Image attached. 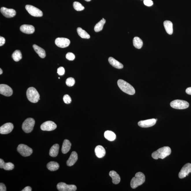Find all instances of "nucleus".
I'll return each mask as SVG.
<instances>
[{"label":"nucleus","mask_w":191,"mask_h":191,"mask_svg":"<svg viewBox=\"0 0 191 191\" xmlns=\"http://www.w3.org/2000/svg\"><path fill=\"white\" fill-rule=\"evenodd\" d=\"M66 84L68 86L71 87L73 86L75 83V80L73 78L70 77L67 79L66 80Z\"/></svg>","instance_id":"obj_34"},{"label":"nucleus","mask_w":191,"mask_h":191,"mask_svg":"<svg viewBox=\"0 0 191 191\" xmlns=\"http://www.w3.org/2000/svg\"><path fill=\"white\" fill-rule=\"evenodd\" d=\"M186 92L189 95H191V87L187 88L186 90Z\"/></svg>","instance_id":"obj_42"},{"label":"nucleus","mask_w":191,"mask_h":191,"mask_svg":"<svg viewBox=\"0 0 191 191\" xmlns=\"http://www.w3.org/2000/svg\"><path fill=\"white\" fill-rule=\"evenodd\" d=\"M20 31L24 34H31L35 31L34 26L31 25H22L20 28Z\"/></svg>","instance_id":"obj_17"},{"label":"nucleus","mask_w":191,"mask_h":191,"mask_svg":"<svg viewBox=\"0 0 191 191\" xmlns=\"http://www.w3.org/2000/svg\"><path fill=\"white\" fill-rule=\"evenodd\" d=\"M66 58L69 61H73L75 58V56L73 53H68L66 55Z\"/></svg>","instance_id":"obj_36"},{"label":"nucleus","mask_w":191,"mask_h":191,"mask_svg":"<svg viewBox=\"0 0 191 191\" xmlns=\"http://www.w3.org/2000/svg\"><path fill=\"white\" fill-rule=\"evenodd\" d=\"M74 8L77 11H81L84 10L85 8L79 2L75 1L73 4Z\"/></svg>","instance_id":"obj_33"},{"label":"nucleus","mask_w":191,"mask_h":191,"mask_svg":"<svg viewBox=\"0 0 191 191\" xmlns=\"http://www.w3.org/2000/svg\"><path fill=\"white\" fill-rule=\"evenodd\" d=\"M0 168H3L5 170H11L14 168V164L11 162L5 163L3 159H0Z\"/></svg>","instance_id":"obj_20"},{"label":"nucleus","mask_w":191,"mask_h":191,"mask_svg":"<svg viewBox=\"0 0 191 191\" xmlns=\"http://www.w3.org/2000/svg\"><path fill=\"white\" fill-rule=\"evenodd\" d=\"M71 143L69 140H65L63 142L62 148V152L63 154H66L70 150L71 147Z\"/></svg>","instance_id":"obj_21"},{"label":"nucleus","mask_w":191,"mask_h":191,"mask_svg":"<svg viewBox=\"0 0 191 191\" xmlns=\"http://www.w3.org/2000/svg\"><path fill=\"white\" fill-rule=\"evenodd\" d=\"M25 8L28 13L32 16L40 17L42 16L43 15L42 11L32 5H27L25 7Z\"/></svg>","instance_id":"obj_8"},{"label":"nucleus","mask_w":191,"mask_h":191,"mask_svg":"<svg viewBox=\"0 0 191 191\" xmlns=\"http://www.w3.org/2000/svg\"><path fill=\"white\" fill-rule=\"evenodd\" d=\"M3 73V71L2 70V69H1V68L0 69V75H1V74H2Z\"/></svg>","instance_id":"obj_43"},{"label":"nucleus","mask_w":191,"mask_h":191,"mask_svg":"<svg viewBox=\"0 0 191 191\" xmlns=\"http://www.w3.org/2000/svg\"><path fill=\"white\" fill-rule=\"evenodd\" d=\"M143 3L145 5L148 7H151L153 4V2L151 0H144Z\"/></svg>","instance_id":"obj_38"},{"label":"nucleus","mask_w":191,"mask_h":191,"mask_svg":"<svg viewBox=\"0 0 191 191\" xmlns=\"http://www.w3.org/2000/svg\"><path fill=\"white\" fill-rule=\"evenodd\" d=\"M65 73V69L62 67H60L58 69V73L60 75H64Z\"/></svg>","instance_id":"obj_37"},{"label":"nucleus","mask_w":191,"mask_h":191,"mask_svg":"<svg viewBox=\"0 0 191 191\" xmlns=\"http://www.w3.org/2000/svg\"><path fill=\"white\" fill-rule=\"evenodd\" d=\"M17 151L23 157H28L32 154L33 151L31 148L24 144H20L17 148Z\"/></svg>","instance_id":"obj_7"},{"label":"nucleus","mask_w":191,"mask_h":191,"mask_svg":"<svg viewBox=\"0 0 191 191\" xmlns=\"http://www.w3.org/2000/svg\"><path fill=\"white\" fill-rule=\"evenodd\" d=\"M85 1H91V0H85Z\"/></svg>","instance_id":"obj_44"},{"label":"nucleus","mask_w":191,"mask_h":191,"mask_svg":"<svg viewBox=\"0 0 191 191\" xmlns=\"http://www.w3.org/2000/svg\"><path fill=\"white\" fill-rule=\"evenodd\" d=\"M109 175L112 178L113 184H117L119 183L120 181V177L116 172L114 171H110L109 173Z\"/></svg>","instance_id":"obj_23"},{"label":"nucleus","mask_w":191,"mask_h":191,"mask_svg":"<svg viewBox=\"0 0 191 191\" xmlns=\"http://www.w3.org/2000/svg\"><path fill=\"white\" fill-rule=\"evenodd\" d=\"M118 85L120 89L125 93L130 95H133L135 94V90L133 87L124 80H118Z\"/></svg>","instance_id":"obj_2"},{"label":"nucleus","mask_w":191,"mask_h":191,"mask_svg":"<svg viewBox=\"0 0 191 191\" xmlns=\"http://www.w3.org/2000/svg\"><path fill=\"white\" fill-rule=\"evenodd\" d=\"M0 93L3 95L9 97L12 95L13 90L8 85L2 84L0 85Z\"/></svg>","instance_id":"obj_13"},{"label":"nucleus","mask_w":191,"mask_h":191,"mask_svg":"<svg viewBox=\"0 0 191 191\" xmlns=\"http://www.w3.org/2000/svg\"><path fill=\"white\" fill-rule=\"evenodd\" d=\"M164 25L167 34L170 35L173 34V23L170 21H165L164 22Z\"/></svg>","instance_id":"obj_24"},{"label":"nucleus","mask_w":191,"mask_h":191,"mask_svg":"<svg viewBox=\"0 0 191 191\" xmlns=\"http://www.w3.org/2000/svg\"><path fill=\"white\" fill-rule=\"evenodd\" d=\"M35 121L32 118H28L25 120L22 125V129L26 133H30L34 129Z\"/></svg>","instance_id":"obj_5"},{"label":"nucleus","mask_w":191,"mask_h":191,"mask_svg":"<svg viewBox=\"0 0 191 191\" xmlns=\"http://www.w3.org/2000/svg\"><path fill=\"white\" fill-rule=\"evenodd\" d=\"M31 190H32L31 188L29 186H27V187H25L23 190H22V191H31Z\"/></svg>","instance_id":"obj_41"},{"label":"nucleus","mask_w":191,"mask_h":191,"mask_svg":"<svg viewBox=\"0 0 191 191\" xmlns=\"http://www.w3.org/2000/svg\"><path fill=\"white\" fill-rule=\"evenodd\" d=\"M13 129L14 125L12 123H6L0 127V133L1 134H8L12 131Z\"/></svg>","instance_id":"obj_16"},{"label":"nucleus","mask_w":191,"mask_h":191,"mask_svg":"<svg viewBox=\"0 0 191 191\" xmlns=\"http://www.w3.org/2000/svg\"><path fill=\"white\" fill-rule=\"evenodd\" d=\"M57 125L53 121H46L41 125V130L44 131H51L56 128Z\"/></svg>","instance_id":"obj_11"},{"label":"nucleus","mask_w":191,"mask_h":191,"mask_svg":"<svg viewBox=\"0 0 191 191\" xmlns=\"http://www.w3.org/2000/svg\"><path fill=\"white\" fill-rule=\"evenodd\" d=\"M59 146L58 144L52 146L50 150L49 155L51 157H55L58 156L59 150Z\"/></svg>","instance_id":"obj_25"},{"label":"nucleus","mask_w":191,"mask_h":191,"mask_svg":"<svg viewBox=\"0 0 191 191\" xmlns=\"http://www.w3.org/2000/svg\"><path fill=\"white\" fill-rule=\"evenodd\" d=\"M55 43L60 48H65L70 45V41L66 38H58L55 40Z\"/></svg>","instance_id":"obj_10"},{"label":"nucleus","mask_w":191,"mask_h":191,"mask_svg":"<svg viewBox=\"0 0 191 191\" xmlns=\"http://www.w3.org/2000/svg\"><path fill=\"white\" fill-rule=\"evenodd\" d=\"M5 39L4 37H0V46L1 47L5 43Z\"/></svg>","instance_id":"obj_40"},{"label":"nucleus","mask_w":191,"mask_h":191,"mask_svg":"<svg viewBox=\"0 0 191 191\" xmlns=\"http://www.w3.org/2000/svg\"><path fill=\"white\" fill-rule=\"evenodd\" d=\"M12 57L14 61L16 62L19 61L22 58L21 52L19 50H16L12 53Z\"/></svg>","instance_id":"obj_32"},{"label":"nucleus","mask_w":191,"mask_h":191,"mask_svg":"<svg viewBox=\"0 0 191 191\" xmlns=\"http://www.w3.org/2000/svg\"><path fill=\"white\" fill-rule=\"evenodd\" d=\"M77 31L79 36L82 38L89 39L90 38V35L84 30L82 29L81 28H77Z\"/></svg>","instance_id":"obj_29"},{"label":"nucleus","mask_w":191,"mask_h":191,"mask_svg":"<svg viewBox=\"0 0 191 191\" xmlns=\"http://www.w3.org/2000/svg\"><path fill=\"white\" fill-rule=\"evenodd\" d=\"M191 173V164L187 163L185 165L180 171L178 176L181 179H182L187 176Z\"/></svg>","instance_id":"obj_12"},{"label":"nucleus","mask_w":191,"mask_h":191,"mask_svg":"<svg viewBox=\"0 0 191 191\" xmlns=\"http://www.w3.org/2000/svg\"><path fill=\"white\" fill-rule=\"evenodd\" d=\"M78 159V156L75 151H73L69 159L67 161L68 166H72L77 162Z\"/></svg>","instance_id":"obj_18"},{"label":"nucleus","mask_w":191,"mask_h":191,"mask_svg":"<svg viewBox=\"0 0 191 191\" xmlns=\"http://www.w3.org/2000/svg\"><path fill=\"white\" fill-rule=\"evenodd\" d=\"M0 191H7V188L4 184L3 183H1L0 184Z\"/></svg>","instance_id":"obj_39"},{"label":"nucleus","mask_w":191,"mask_h":191,"mask_svg":"<svg viewBox=\"0 0 191 191\" xmlns=\"http://www.w3.org/2000/svg\"><path fill=\"white\" fill-rule=\"evenodd\" d=\"M27 97L30 102L36 103L40 100V95L35 88H28L26 92Z\"/></svg>","instance_id":"obj_4"},{"label":"nucleus","mask_w":191,"mask_h":191,"mask_svg":"<svg viewBox=\"0 0 191 191\" xmlns=\"http://www.w3.org/2000/svg\"><path fill=\"white\" fill-rule=\"evenodd\" d=\"M171 152V149L169 147H164L153 153L151 156L153 158L156 160L159 158L164 159L169 155Z\"/></svg>","instance_id":"obj_1"},{"label":"nucleus","mask_w":191,"mask_h":191,"mask_svg":"<svg viewBox=\"0 0 191 191\" xmlns=\"http://www.w3.org/2000/svg\"><path fill=\"white\" fill-rule=\"evenodd\" d=\"M105 138L110 141H112L116 138V135L112 131H107L104 133Z\"/></svg>","instance_id":"obj_28"},{"label":"nucleus","mask_w":191,"mask_h":191,"mask_svg":"<svg viewBox=\"0 0 191 191\" xmlns=\"http://www.w3.org/2000/svg\"><path fill=\"white\" fill-rule=\"evenodd\" d=\"M145 176L141 172H138L136 174L135 177L132 178L131 181V187L133 189L141 185L145 181Z\"/></svg>","instance_id":"obj_3"},{"label":"nucleus","mask_w":191,"mask_h":191,"mask_svg":"<svg viewBox=\"0 0 191 191\" xmlns=\"http://www.w3.org/2000/svg\"><path fill=\"white\" fill-rule=\"evenodd\" d=\"M1 12L4 16L7 18H12L15 16L16 12L12 9H8L5 7H2L1 9Z\"/></svg>","instance_id":"obj_15"},{"label":"nucleus","mask_w":191,"mask_h":191,"mask_svg":"<svg viewBox=\"0 0 191 191\" xmlns=\"http://www.w3.org/2000/svg\"><path fill=\"white\" fill-rule=\"evenodd\" d=\"M59 165L57 162H51L47 164V167L49 170L52 171H56L59 168Z\"/></svg>","instance_id":"obj_27"},{"label":"nucleus","mask_w":191,"mask_h":191,"mask_svg":"<svg viewBox=\"0 0 191 191\" xmlns=\"http://www.w3.org/2000/svg\"><path fill=\"white\" fill-rule=\"evenodd\" d=\"M57 188L60 191H75L77 189L76 186L75 185H68L63 182L58 183Z\"/></svg>","instance_id":"obj_9"},{"label":"nucleus","mask_w":191,"mask_h":191,"mask_svg":"<svg viewBox=\"0 0 191 191\" xmlns=\"http://www.w3.org/2000/svg\"><path fill=\"white\" fill-rule=\"evenodd\" d=\"M157 120V119H152L140 121L138 123V125L141 127H151L156 124Z\"/></svg>","instance_id":"obj_14"},{"label":"nucleus","mask_w":191,"mask_h":191,"mask_svg":"<svg viewBox=\"0 0 191 191\" xmlns=\"http://www.w3.org/2000/svg\"><path fill=\"white\" fill-rule=\"evenodd\" d=\"M108 61L110 64L113 67L118 69H122L124 67L123 64L112 57L109 58Z\"/></svg>","instance_id":"obj_22"},{"label":"nucleus","mask_w":191,"mask_h":191,"mask_svg":"<svg viewBox=\"0 0 191 191\" xmlns=\"http://www.w3.org/2000/svg\"><path fill=\"white\" fill-rule=\"evenodd\" d=\"M34 51L41 58H44L46 56V53L44 50L43 49L38 46L37 45L34 44L33 46Z\"/></svg>","instance_id":"obj_26"},{"label":"nucleus","mask_w":191,"mask_h":191,"mask_svg":"<svg viewBox=\"0 0 191 191\" xmlns=\"http://www.w3.org/2000/svg\"><path fill=\"white\" fill-rule=\"evenodd\" d=\"M133 45L135 48L140 49L142 47L143 42L142 40L138 37H135L133 40Z\"/></svg>","instance_id":"obj_30"},{"label":"nucleus","mask_w":191,"mask_h":191,"mask_svg":"<svg viewBox=\"0 0 191 191\" xmlns=\"http://www.w3.org/2000/svg\"><path fill=\"white\" fill-rule=\"evenodd\" d=\"M63 100L65 103L69 104L70 103L72 102V99L70 96L68 94H65L63 97Z\"/></svg>","instance_id":"obj_35"},{"label":"nucleus","mask_w":191,"mask_h":191,"mask_svg":"<svg viewBox=\"0 0 191 191\" xmlns=\"http://www.w3.org/2000/svg\"><path fill=\"white\" fill-rule=\"evenodd\" d=\"M95 154L98 157L101 158L103 157L105 154V151L103 147L99 145L96 147L94 150Z\"/></svg>","instance_id":"obj_19"},{"label":"nucleus","mask_w":191,"mask_h":191,"mask_svg":"<svg viewBox=\"0 0 191 191\" xmlns=\"http://www.w3.org/2000/svg\"><path fill=\"white\" fill-rule=\"evenodd\" d=\"M170 106L176 109L183 110L189 107V103L186 101L177 99L172 101L170 103Z\"/></svg>","instance_id":"obj_6"},{"label":"nucleus","mask_w":191,"mask_h":191,"mask_svg":"<svg viewBox=\"0 0 191 191\" xmlns=\"http://www.w3.org/2000/svg\"><path fill=\"white\" fill-rule=\"evenodd\" d=\"M106 20L104 18L99 21L95 25L94 28V30L96 32H99L101 31L103 28L104 25L105 23Z\"/></svg>","instance_id":"obj_31"}]
</instances>
